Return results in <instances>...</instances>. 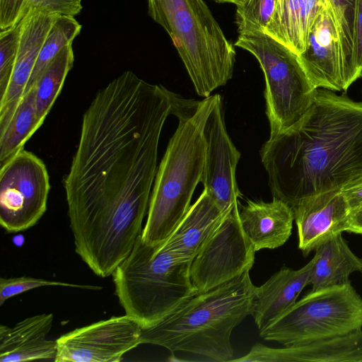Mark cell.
Returning <instances> with one entry per match:
<instances>
[{"mask_svg":"<svg viewBox=\"0 0 362 362\" xmlns=\"http://www.w3.org/2000/svg\"><path fill=\"white\" fill-rule=\"evenodd\" d=\"M171 93L127 71L83 115L63 184L75 251L100 277L112 275L141 234Z\"/></svg>","mask_w":362,"mask_h":362,"instance_id":"6da1fadb","label":"cell"},{"mask_svg":"<svg viewBox=\"0 0 362 362\" xmlns=\"http://www.w3.org/2000/svg\"><path fill=\"white\" fill-rule=\"evenodd\" d=\"M273 198L300 199L341 189L362 175V102L316 89L303 117L260 151Z\"/></svg>","mask_w":362,"mask_h":362,"instance_id":"7a4b0ae2","label":"cell"},{"mask_svg":"<svg viewBox=\"0 0 362 362\" xmlns=\"http://www.w3.org/2000/svg\"><path fill=\"white\" fill-rule=\"evenodd\" d=\"M249 272L192 296L162 322L143 329L140 344L190 353L209 361H231L232 332L252 312L256 286Z\"/></svg>","mask_w":362,"mask_h":362,"instance_id":"3957f363","label":"cell"},{"mask_svg":"<svg viewBox=\"0 0 362 362\" xmlns=\"http://www.w3.org/2000/svg\"><path fill=\"white\" fill-rule=\"evenodd\" d=\"M171 100L172 114L179 122L157 170L141 232L149 245L165 242L191 206L204 165L203 128L215 95L197 101L172 92Z\"/></svg>","mask_w":362,"mask_h":362,"instance_id":"277c9868","label":"cell"},{"mask_svg":"<svg viewBox=\"0 0 362 362\" xmlns=\"http://www.w3.org/2000/svg\"><path fill=\"white\" fill-rule=\"evenodd\" d=\"M147 1L148 15L170 37L199 96H210L232 78L234 46L203 0Z\"/></svg>","mask_w":362,"mask_h":362,"instance_id":"5b68a950","label":"cell"},{"mask_svg":"<svg viewBox=\"0 0 362 362\" xmlns=\"http://www.w3.org/2000/svg\"><path fill=\"white\" fill-rule=\"evenodd\" d=\"M190 264L176 259L162 243L146 244L141 234L112 274L115 293L125 314L143 329L165 320L197 293L190 279Z\"/></svg>","mask_w":362,"mask_h":362,"instance_id":"8992f818","label":"cell"},{"mask_svg":"<svg viewBox=\"0 0 362 362\" xmlns=\"http://www.w3.org/2000/svg\"><path fill=\"white\" fill-rule=\"evenodd\" d=\"M360 330L362 298L349 282L311 290L259 335L266 341L291 346Z\"/></svg>","mask_w":362,"mask_h":362,"instance_id":"52a82bcc","label":"cell"},{"mask_svg":"<svg viewBox=\"0 0 362 362\" xmlns=\"http://www.w3.org/2000/svg\"><path fill=\"white\" fill-rule=\"evenodd\" d=\"M235 46L252 54L264 74L270 136L288 130L308 111L316 90L298 55L262 32L240 34Z\"/></svg>","mask_w":362,"mask_h":362,"instance_id":"ba28073f","label":"cell"},{"mask_svg":"<svg viewBox=\"0 0 362 362\" xmlns=\"http://www.w3.org/2000/svg\"><path fill=\"white\" fill-rule=\"evenodd\" d=\"M0 166V225L7 233L25 230L47 209L50 185L46 165L23 148Z\"/></svg>","mask_w":362,"mask_h":362,"instance_id":"9c48e42d","label":"cell"},{"mask_svg":"<svg viewBox=\"0 0 362 362\" xmlns=\"http://www.w3.org/2000/svg\"><path fill=\"white\" fill-rule=\"evenodd\" d=\"M255 252L243 230L236 205L224 215L191 262L190 279L197 293L206 292L250 271Z\"/></svg>","mask_w":362,"mask_h":362,"instance_id":"30bf717a","label":"cell"},{"mask_svg":"<svg viewBox=\"0 0 362 362\" xmlns=\"http://www.w3.org/2000/svg\"><path fill=\"white\" fill-rule=\"evenodd\" d=\"M142 327L132 317L114 316L76 328L57 341L55 362H118L138 346Z\"/></svg>","mask_w":362,"mask_h":362,"instance_id":"8fae6325","label":"cell"},{"mask_svg":"<svg viewBox=\"0 0 362 362\" xmlns=\"http://www.w3.org/2000/svg\"><path fill=\"white\" fill-rule=\"evenodd\" d=\"M203 135L205 158L201 182L223 214L238 205L240 197L235 171L240 153L226 128L222 98L215 95L214 105L206 119Z\"/></svg>","mask_w":362,"mask_h":362,"instance_id":"7c38bea8","label":"cell"},{"mask_svg":"<svg viewBox=\"0 0 362 362\" xmlns=\"http://www.w3.org/2000/svg\"><path fill=\"white\" fill-rule=\"evenodd\" d=\"M298 57L315 89L346 90L339 30L329 4L317 15L311 27L307 46Z\"/></svg>","mask_w":362,"mask_h":362,"instance_id":"4fadbf2b","label":"cell"},{"mask_svg":"<svg viewBox=\"0 0 362 362\" xmlns=\"http://www.w3.org/2000/svg\"><path fill=\"white\" fill-rule=\"evenodd\" d=\"M292 209L298 248L304 256L331 237L346 231L351 210L340 189L304 197Z\"/></svg>","mask_w":362,"mask_h":362,"instance_id":"5bb4252c","label":"cell"},{"mask_svg":"<svg viewBox=\"0 0 362 362\" xmlns=\"http://www.w3.org/2000/svg\"><path fill=\"white\" fill-rule=\"evenodd\" d=\"M235 362H362V330L309 343L271 348L255 344Z\"/></svg>","mask_w":362,"mask_h":362,"instance_id":"9a60e30c","label":"cell"},{"mask_svg":"<svg viewBox=\"0 0 362 362\" xmlns=\"http://www.w3.org/2000/svg\"><path fill=\"white\" fill-rule=\"evenodd\" d=\"M59 14L31 10L21 21L20 43L13 71L0 97V120L8 117L23 95L40 49Z\"/></svg>","mask_w":362,"mask_h":362,"instance_id":"2e32d148","label":"cell"},{"mask_svg":"<svg viewBox=\"0 0 362 362\" xmlns=\"http://www.w3.org/2000/svg\"><path fill=\"white\" fill-rule=\"evenodd\" d=\"M54 320L52 313L27 317L13 327L0 326V362L54 361L56 340L47 338Z\"/></svg>","mask_w":362,"mask_h":362,"instance_id":"e0dca14e","label":"cell"},{"mask_svg":"<svg viewBox=\"0 0 362 362\" xmlns=\"http://www.w3.org/2000/svg\"><path fill=\"white\" fill-rule=\"evenodd\" d=\"M315 257L302 268L283 267L264 284L255 287L251 315L259 331H262L297 300L309 285Z\"/></svg>","mask_w":362,"mask_h":362,"instance_id":"ac0fdd59","label":"cell"},{"mask_svg":"<svg viewBox=\"0 0 362 362\" xmlns=\"http://www.w3.org/2000/svg\"><path fill=\"white\" fill-rule=\"evenodd\" d=\"M224 215L211 197L204 190L168 238L162 243L163 247L176 259L192 262Z\"/></svg>","mask_w":362,"mask_h":362,"instance_id":"d6986e66","label":"cell"},{"mask_svg":"<svg viewBox=\"0 0 362 362\" xmlns=\"http://www.w3.org/2000/svg\"><path fill=\"white\" fill-rule=\"evenodd\" d=\"M243 230L257 252L283 245L291 235L294 214L284 202L248 201L239 211Z\"/></svg>","mask_w":362,"mask_h":362,"instance_id":"ffe728a7","label":"cell"},{"mask_svg":"<svg viewBox=\"0 0 362 362\" xmlns=\"http://www.w3.org/2000/svg\"><path fill=\"white\" fill-rule=\"evenodd\" d=\"M327 0H276L273 18L265 32L299 55L308 43L317 15Z\"/></svg>","mask_w":362,"mask_h":362,"instance_id":"44dd1931","label":"cell"},{"mask_svg":"<svg viewBox=\"0 0 362 362\" xmlns=\"http://www.w3.org/2000/svg\"><path fill=\"white\" fill-rule=\"evenodd\" d=\"M309 285L311 290L349 283V276L362 272V258L355 255L341 233L317 246Z\"/></svg>","mask_w":362,"mask_h":362,"instance_id":"7402d4cb","label":"cell"},{"mask_svg":"<svg viewBox=\"0 0 362 362\" xmlns=\"http://www.w3.org/2000/svg\"><path fill=\"white\" fill-rule=\"evenodd\" d=\"M42 123L36 113L35 90L23 94L10 115L0 121V165L18 151Z\"/></svg>","mask_w":362,"mask_h":362,"instance_id":"603a6c76","label":"cell"},{"mask_svg":"<svg viewBox=\"0 0 362 362\" xmlns=\"http://www.w3.org/2000/svg\"><path fill=\"white\" fill-rule=\"evenodd\" d=\"M74 62V54L71 43L58 53L32 87L35 90L37 116L42 123L58 97Z\"/></svg>","mask_w":362,"mask_h":362,"instance_id":"cb8c5ba5","label":"cell"},{"mask_svg":"<svg viewBox=\"0 0 362 362\" xmlns=\"http://www.w3.org/2000/svg\"><path fill=\"white\" fill-rule=\"evenodd\" d=\"M337 22L342 54L343 76L346 90L362 77L354 54V23L356 0H327Z\"/></svg>","mask_w":362,"mask_h":362,"instance_id":"d4e9b609","label":"cell"},{"mask_svg":"<svg viewBox=\"0 0 362 362\" xmlns=\"http://www.w3.org/2000/svg\"><path fill=\"white\" fill-rule=\"evenodd\" d=\"M81 30V25L74 16H58L40 49L24 93L34 86L42 71L58 53L66 45L73 43Z\"/></svg>","mask_w":362,"mask_h":362,"instance_id":"484cf974","label":"cell"},{"mask_svg":"<svg viewBox=\"0 0 362 362\" xmlns=\"http://www.w3.org/2000/svg\"><path fill=\"white\" fill-rule=\"evenodd\" d=\"M82 8L81 0H0V31L18 24L31 10L74 17Z\"/></svg>","mask_w":362,"mask_h":362,"instance_id":"4316f807","label":"cell"},{"mask_svg":"<svg viewBox=\"0 0 362 362\" xmlns=\"http://www.w3.org/2000/svg\"><path fill=\"white\" fill-rule=\"evenodd\" d=\"M276 0H246L237 6L239 34L265 33L275 12Z\"/></svg>","mask_w":362,"mask_h":362,"instance_id":"83f0119b","label":"cell"},{"mask_svg":"<svg viewBox=\"0 0 362 362\" xmlns=\"http://www.w3.org/2000/svg\"><path fill=\"white\" fill-rule=\"evenodd\" d=\"M59 286L88 290H101L102 286L66 283L41 278L23 276L6 279L0 278V306L10 298L28 291L43 286Z\"/></svg>","mask_w":362,"mask_h":362,"instance_id":"f1b7e54d","label":"cell"},{"mask_svg":"<svg viewBox=\"0 0 362 362\" xmlns=\"http://www.w3.org/2000/svg\"><path fill=\"white\" fill-rule=\"evenodd\" d=\"M21 21L0 31V97L6 91L13 71L20 43Z\"/></svg>","mask_w":362,"mask_h":362,"instance_id":"f546056e","label":"cell"},{"mask_svg":"<svg viewBox=\"0 0 362 362\" xmlns=\"http://www.w3.org/2000/svg\"><path fill=\"white\" fill-rule=\"evenodd\" d=\"M353 36L355 62L362 71V0H356Z\"/></svg>","mask_w":362,"mask_h":362,"instance_id":"4dcf8cb0","label":"cell"},{"mask_svg":"<svg viewBox=\"0 0 362 362\" xmlns=\"http://www.w3.org/2000/svg\"><path fill=\"white\" fill-rule=\"evenodd\" d=\"M351 209L362 206V175L340 189Z\"/></svg>","mask_w":362,"mask_h":362,"instance_id":"1f68e13d","label":"cell"},{"mask_svg":"<svg viewBox=\"0 0 362 362\" xmlns=\"http://www.w3.org/2000/svg\"><path fill=\"white\" fill-rule=\"evenodd\" d=\"M346 232L362 235V208L351 210Z\"/></svg>","mask_w":362,"mask_h":362,"instance_id":"d6a6232c","label":"cell"},{"mask_svg":"<svg viewBox=\"0 0 362 362\" xmlns=\"http://www.w3.org/2000/svg\"><path fill=\"white\" fill-rule=\"evenodd\" d=\"M219 3H231L236 6L240 5L244 3L246 0H214Z\"/></svg>","mask_w":362,"mask_h":362,"instance_id":"836d02e7","label":"cell"},{"mask_svg":"<svg viewBox=\"0 0 362 362\" xmlns=\"http://www.w3.org/2000/svg\"><path fill=\"white\" fill-rule=\"evenodd\" d=\"M358 208H362V206H360V207H358ZM356 209H357V208H356Z\"/></svg>","mask_w":362,"mask_h":362,"instance_id":"e575fe53","label":"cell"}]
</instances>
